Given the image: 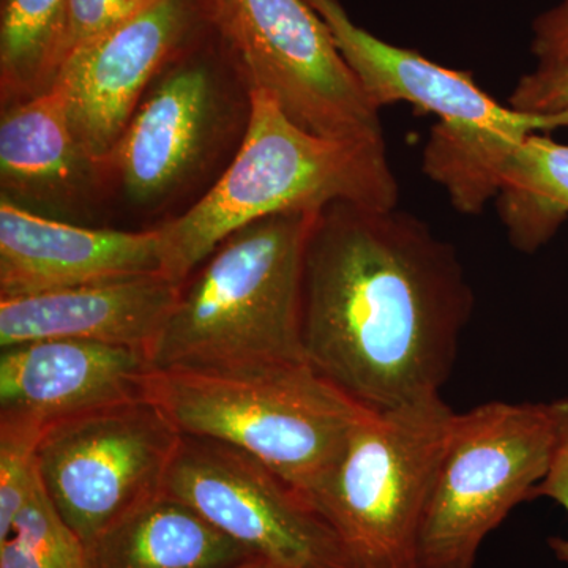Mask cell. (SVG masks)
<instances>
[{"label": "cell", "instance_id": "6da1fadb", "mask_svg": "<svg viewBox=\"0 0 568 568\" xmlns=\"http://www.w3.org/2000/svg\"><path fill=\"white\" fill-rule=\"evenodd\" d=\"M474 294L454 246L396 207L336 201L304 261L306 364L373 413L440 396Z\"/></svg>", "mask_w": 568, "mask_h": 568}, {"label": "cell", "instance_id": "7a4b0ae2", "mask_svg": "<svg viewBox=\"0 0 568 568\" xmlns=\"http://www.w3.org/2000/svg\"><path fill=\"white\" fill-rule=\"evenodd\" d=\"M398 197L386 142L317 136L271 93L250 89L233 163L189 211L159 226L160 274L182 284L231 234L265 216L320 212L336 201L390 209Z\"/></svg>", "mask_w": 568, "mask_h": 568}, {"label": "cell", "instance_id": "3957f363", "mask_svg": "<svg viewBox=\"0 0 568 568\" xmlns=\"http://www.w3.org/2000/svg\"><path fill=\"white\" fill-rule=\"evenodd\" d=\"M317 212L265 216L241 227L181 284L149 349L162 372H260L306 364L302 284Z\"/></svg>", "mask_w": 568, "mask_h": 568}, {"label": "cell", "instance_id": "277c9868", "mask_svg": "<svg viewBox=\"0 0 568 568\" xmlns=\"http://www.w3.org/2000/svg\"><path fill=\"white\" fill-rule=\"evenodd\" d=\"M145 396L181 435L252 455L305 499L366 410L308 364L235 375L152 369Z\"/></svg>", "mask_w": 568, "mask_h": 568}, {"label": "cell", "instance_id": "5b68a950", "mask_svg": "<svg viewBox=\"0 0 568 568\" xmlns=\"http://www.w3.org/2000/svg\"><path fill=\"white\" fill-rule=\"evenodd\" d=\"M455 413L440 396L358 418L306 497L357 568H417L426 506Z\"/></svg>", "mask_w": 568, "mask_h": 568}, {"label": "cell", "instance_id": "8992f818", "mask_svg": "<svg viewBox=\"0 0 568 568\" xmlns=\"http://www.w3.org/2000/svg\"><path fill=\"white\" fill-rule=\"evenodd\" d=\"M558 403H485L455 416L426 506L417 568L476 567L488 534L547 477Z\"/></svg>", "mask_w": 568, "mask_h": 568}, {"label": "cell", "instance_id": "52a82bcc", "mask_svg": "<svg viewBox=\"0 0 568 568\" xmlns=\"http://www.w3.org/2000/svg\"><path fill=\"white\" fill-rule=\"evenodd\" d=\"M212 26L235 73L321 138L384 141L379 108L306 0H212Z\"/></svg>", "mask_w": 568, "mask_h": 568}, {"label": "cell", "instance_id": "ba28073f", "mask_svg": "<svg viewBox=\"0 0 568 568\" xmlns=\"http://www.w3.org/2000/svg\"><path fill=\"white\" fill-rule=\"evenodd\" d=\"M181 433L148 396L48 426L37 473L52 506L82 545L163 491Z\"/></svg>", "mask_w": 568, "mask_h": 568}, {"label": "cell", "instance_id": "9c48e42d", "mask_svg": "<svg viewBox=\"0 0 568 568\" xmlns=\"http://www.w3.org/2000/svg\"><path fill=\"white\" fill-rule=\"evenodd\" d=\"M163 493L276 566L357 568L334 529L297 489L227 444L182 435Z\"/></svg>", "mask_w": 568, "mask_h": 568}, {"label": "cell", "instance_id": "30bf717a", "mask_svg": "<svg viewBox=\"0 0 568 568\" xmlns=\"http://www.w3.org/2000/svg\"><path fill=\"white\" fill-rule=\"evenodd\" d=\"M227 65L211 24L153 82L103 168L130 203L159 207L207 166L230 121Z\"/></svg>", "mask_w": 568, "mask_h": 568}, {"label": "cell", "instance_id": "8fae6325", "mask_svg": "<svg viewBox=\"0 0 568 568\" xmlns=\"http://www.w3.org/2000/svg\"><path fill=\"white\" fill-rule=\"evenodd\" d=\"M211 11L212 0H155L62 63L52 84L82 151L102 170L156 78L212 24Z\"/></svg>", "mask_w": 568, "mask_h": 568}, {"label": "cell", "instance_id": "7c38bea8", "mask_svg": "<svg viewBox=\"0 0 568 568\" xmlns=\"http://www.w3.org/2000/svg\"><path fill=\"white\" fill-rule=\"evenodd\" d=\"M331 29L336 48L379 110L405 102L439 123L523 141L530 134L568 129V111L528 114L497 103L473 77L444 69L417 52L394 47L358 28L338 0H306Z\"/></svg>", "mask_w": 568, "mask_h": 568}, {"label": "cell", "instance_id": "4fadbf2b", "mask_svg": "<svg viewBox=\"0 0 568 568\" xmlns=\"http://www.w3.org/2000/svg\"><path fill=\"white\" fill-rule=\"evenodd\" d=\"M0 420L48 426L145 396L144 351L73 338L0 347Z\"/></svg>", "mask_w": 568, "mask_h": 568}, {"label": "cell", "instance_id": "5bb4252c", "mask_svg": "<svg viewBox=\"0 0 568 568\" xmlns=\"http://www.w3.org/2000/svg\"><path fill=\"white\" fill-rule=\"evenodd\" d=\"M160 271L159 226L145 231L77 226L0 197V298Z\"/></svg>", "mask_w": 568, "mask_h": 568}, {"label": "cell", "instance_id": "9a60e30c", "mask_svg": "<svg viewBox=\"0 0 568 568\" xmlns=\"http://www.w3.org/2000/svg\"><path fill=\"white\" fill-rule=\"evenodd\" d=\"M181 284L162 274L125 276L51 293L0 298V347L73 338L149 353Z\"/></svg>", "mask_w": 568, "mask_h": 568}, {"label": "cell", "instance_id": "2e32d148", "mask_svg": "<svg viewBox=\"0 0 568 568\" xmlns=\"http://www.w3.org/2000/svg\"><path fill=\"white\" fill-rule=\"evenodd\" d=\"M106 185L71 130L65 97L52 84L40 95L10 104L0 119L2 196L28 209L74 211Z\"/></svg>", "mask_w": 568, "mask_h": 568}, {"label": "cell", "instance_id": "e0dca14e", "mask_svg": "<svg viewBox=\"0 0 568 568\" xmlns=\"http://www.w3.org/2000/svg\"><path fill=\"white\" fill-rule=\"evenodd\" d=\"M252 558L257 556L163 491L84 545L85 568H230Z\"/></svg>", "mask_w": 568, "mask_h": 568}, {"label": "cell", "instance_id": "ac0fdd59", "mask_svg": "<svg viewBox=\"0 0 568 568\" xmlns=\"http://www.w3.org/2000/svg\"><path fill=\"white\" fill-rule=\"evenodd\" d=\"M481 193L487 201L499 194L511 244L536 252L568 215V144L540 133L500 142L481 173Z\"/></svg>", "mask_w": 568, "mask_h": 568}, {"label": "cell", "instance_id": "d6986e66", "mask_svg": "<svg viewBox=\"0 0 568 568\" xmlns=\"http://www.w3.org/2000/svg\"><path fill=\"white\" fill-rule=\"evenodd\" d=\"M69 0H2L0 91L3 108L48 91L59 71Z\"/></svg>", "mask_w": 568, "mask_h": 568}, {"label": "cell", "instance_id": "ffe728a7", "mask_svg": "<svg viewBox=\"0 0 568 568\" xmlns=\"http://www.w3.org/2000/svg\"><path fill=\"white\" fill-rule=\"evenodd\" d=\"M0 568H85L84 545L52 506L40 480L6 540Z\"/></svg>", "mask_w": 568, "mask_h": 568}, {"label": "cell", "instance_id": "44dd1931", "mask_svg": "<svg viewBox=\"0 0 568 568\" xmlns=\"http://www.w3.org/2000/svg\"><path fill=\"white\" fill-rule=\"evenodd\" d=\"M44 429L26 422L0 420V541L39 484L37 447Z\"/></svg>", "mask_w": 568, "mask_h": 568}, {"label": "cell", "instance_id": "7402d4cb", "mask_svg": "<svg viewBox=\"0 0 568 568\" xmlns=\"http://www.w3.org/2000/svg\"><path fill=\"white\" fill-rule=\"evenodd\" d=\"M153 2L155 0H69L59 44V69L71 52L119 28Z\"/></svg>", "mask_w": 568, "mask_h": 568}, {"label": "cell", "instance_id": "603a6c76", "mask_svg": "<svg viewBox=\"0 0 568 568\" xmlns=\"http://www.w3.org/2000/svg\"><path fill=\"white\" fill-rule=\"evenodd\" d=\"M508 106L528 114H560L568 111V55L540 62L532 73L518 82Z\"/></svg>", "mask_w": 568, "mask_h": 568}, {"label": "cell", "instance_id": "cb8c5ba5", "mask_svg": "<svg viewBox=\"0 0 568 568\" xmlns=\"http://www.w3.org/2000/svg\"><path fill=\"white\" fill-rule=\"evenodd\" d=\"M556 403L559 414L558 444L547 477L538 485L534 497H549L566 508L568 514V399H559ZM549 547L555 551L556 558L568 564V537L551 538Z\"/></svg>", "mask_w": 568, "mask_h": 568}, {"label": "cell", "instance_id": "d4e9b609", "mask_svg": "<svg viewBox=\"0 0 568 568\" xmlns=\"http://www.w3.org/2000/svg\"><path fill=\"white\" fill-rule=\"evenodd\" d=\"M534 52L540 62L568 55V0L538 21Z\"/></svg>", "mask_w": 568, "mask_h": 568}, {"label": "cell", "instance_id": "484cf974", "mask_svg": "<svg viewBox=\"0 0 568 568\" xmlns=\"http://www.w3.org/2000/svg\"><path fill=\"white\" fill-rule=\"evenodd\" d=\"M230 568H283L276 566V564L271 562V560H265L263 558H252L246 559L244 562L237 564V566H233Z\"/></svg>", "mask_w": 568, "mask_h": 568}, {"label": "cell", "instance_id": "4316f807", "mask_svg": "<svg viewBox=\"0 0 568 568\" xmlns=\"http://www.w3.org/2000/svg\"><path fill=\"white\" fill-rule=\"evenodd\" d=\"M467 568H476V567H467Z\"/></svg>", "mask_w": 568, "mask_h": 568}]
</instances>
